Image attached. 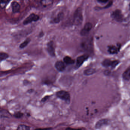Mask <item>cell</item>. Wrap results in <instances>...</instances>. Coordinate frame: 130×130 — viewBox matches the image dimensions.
Here are the masks:
<instances>
[{
    "mask_svg": "<svg viewBox=\"0 0 130 130\" xmlns=\"http://www.w3.org/2000/svg\"><path fill=\"white\" fill-rule=\"evenodd\" d=\"M73 22L76 25H80L82 24L83 22V16L82 10L80 8L77 9L74 12Z\"/></svg>",
    "mask_w": 130,
    "mask_h": 130,
    "instance_id": "cell-1",
    "label": "cell"
},
{
    "mask_svg": "<svg viewBox=\"0 0 130 130\" xmlns=\"http://www.w3.org/2000/svg\"><path fill=\"white\" fill-rule=\"evenodd\" d=\"M56 95L58 98L64 100L67 104H69L70 102V93L67 91L64 90H60L56 92Z\"/></svg>",
    "mask_w": 130,
    "mask_h": 130,
    "instance_id": "cell-2",
    "label": "cell"
},
{
    "mask_svg": "<svg viewBox=\"0 0 130 130\" xmlns=\"http://www.w3.org/2000/svg\"><path fill=\"white\" fill-rule=\"evenodd\" d=\"M120 61L118 60H111L110 59H105L103 61L102 64L106 68H111V69L115 68L117 65L120 63Z\"/></svg>",
    "mask_w": 130,
    "mask_h": 130,
    "instance_id": "cell-3",
    "label": "cell"
},
{
    "mask_svg": "<svg viewBox=\"0 0 130 130\" xmlns=\"http://www.w3.org/2000/svg\"><path fill=\"white\" fill-rule=\"evenodd\" d=\"M81 47L84 50L86 51H92L93 49L92 40L90 39L85 40L81 44Z\"/></svg>",
    "mask_w": 130,
    "mask_h": 130,
    "instance_id": "cell-4",
    "label": "cell"
},
{
    "mask_svg": "<svg viewBox=\"0 0 130 130\" xmlns=\"http://www.w3.org/2000/svg\"><path fill=\"white\" fill-rule=\"evenodd\" d=\"M39 16L35 13L30 14L28 17L26 18L23 22V24L25 25H29L33 22H36L39 20Z\"/></svg>",
    "mask_w": 130,
    "mask_h": 130,
    "instance_id": "cell-5",
    "label": "cell"
},
{
    "mask_svg": "<svg viewBox=\"0 0 130 130\" xmlns=\"http://www.w3.org/2000/svg\"><path fill=\"white\" fill-rule=\"evenodd\" d=\"M89 58V55L88 54L83 55L78 57L76 59L75 69H77L79 68Z\"/></svg>",
    "mask_w": 130,
    "mask_h": 130,
    "instance_id": "cell-6",
    "label": "cell"
},
{
    "mask_svg": "<svg viewBox=\"0 0 130 130\" xmlns=\"http://www.w3.org/2000/svg\"><path fill=\"white\" fill-rule=\"evenodd\" d=\"M64 14L63 12H59L53 16L51 20V23L53 24L59 23L63 19Z\"/></svg>",
    "mask_w": 130,
    "mask_h": 130,
    "instance_id": "cell-7",
    "label": "cell"
},
{
    "mask_svg": "<svg viewBox=\"0 0 130 130\" xmlns=\"http://www.w3.org/2000/svg\"><path fill=\"white\" fill-rule=\"evenodd\" d=\"M47 50L48 54L51 57L55 56V44L53 41H51L47 44Z\"/></svg>",
    "mask_w": 130,
    "mask_h": 130,
    "instance_id": "cell-8",
    "label": "cell"
},
{
    "mask_svg": "<svg viewBox=\"0 0 130 130\" xmlns=\"http://www.w3.org/2000/svg\"><path fill=\"white\" fill-rule=\"evenodd\" d=\"M113 19L117 22H122L124 19L123 15L119 10H116L113 12L112 14Z\"/></svg>",
    "mask_w": 130,
    "mask_h": 130,
    "instance_id": "cell-9",
    "label": "cell"
},
{
    "mask_svg": "<svg viewBox=\"0 0 130 130\" xmlns=\"http://www.w3.org/2000/svg\"><path fill=\"white\" fill-rule=\"evenodd\" d=\"M92 28V25L90 23H87L85 24L83 28L81 30L80 35L82 36H86Z\"/></svg>",
    "mask_w": 130,
    "mask_h": 130,
    "instance_id": "cell-10",
    "label": "cell"
},
{
    "mask_svg": "<svg viewBox=\"0 0 130 130\" xmlns=\"http://www.w3.org/2000/svg\"><path fill=\"white\" fill-rule=\"evenodd\" d=\"M66 64L61 60L57 61L55 64V67L59 72H63L66 69Z\"/></svg>",
    "mask_w": 130,
    "mask_h": 130,
    "instance_id": "cell-11",
    "label": "cell"
},
{
    "mask_svg": "<svg viewBox=\"0 0 130 130\" xmlns=\"http://www.w3.org/2000/svg\"><path fill=\"white\" fill-rule=\"evenodd\" d=\"M109 121L107 119H102L99 120L95 124V127L96 129H99L103 126L107 125L109 123Z\"/></svg>",
    "mask_w": 130,
    "mask_h": 130,
    "instance_id": "cell-12",
    "label": "cell"
},
{
    "mask_svg": "<svg viewBox=\"0 0 130 130\" xmlns=\"http://www.w3.org/2000/svg\"><path fill=\"white\" fill-rule=\"evenodd\" d=\"M120 48H121V45L120 44H117L116 46L111 45V46H109L108 52L109 54H116L119 51Z\"/></svg>",
    "mask_w": 130,
    "mask_h": 130,
    "instance_id": "cell-13",
    "label": "cell"
},
{
    "mask_svg": "<svg viewBox=\"0 0 130 130\" xmlns=\"http://www.w3.org/2000/svg\"><path fill=\"white\" fill-rule=\"evenodd\" d=\"M11 7H12V11L13 13H16L19 12L21 6L18 2L15 1L12 2L11 4Z\"/></svg>",
    "mask_w": 130,
    "mask_h": 130,
    "instance_id": "cell-14",
    "label": "cell"
},
{
    "mask_svg": "<svg viewBox=\"0 0 130 130\" xmlns=\"http://www.w3.org/2000/svg\"><path fill=\"white\" fill-rule=\"evenodd\" d=\"M54 3V0H41L40 3L44 7H49L52 6Z\"/></svg>",
    "mask_w": 130,
    "mask_h": 130,
    "instance_id": "cell-15",
    "label": "cell"
},
{
    "mask_svg": "<svg viewBox=\"0 0 130 130\" xmlns=\"http://www.w3.org/2000/svg\"><path fill=\"white\" fill-rule=\"evenodd\" d=\"M122 77L124 80H130V66L124 71L122 74Z\"/></svg>",
    "mask_w": 130,
    "mask_h": 130,
    "instance_id": "cell-16",
    "label": "cell"
},
{
    "mask_svg": "<svg viewBox=\"0 0 130 130\" xmlns=\"http://www.w3.org/2000/svg\"><path fill=\"white\" fill-rule=\"evenodd\" d=\"M63 61L67 65L73 64L75 63V60L69 56H65L63 58Z\"/></svg>",
    "mask_w": 130,
    "mask_h": 130,
    "instance_id": "cell-17",
    "label": "cell"
},
{
    "mask_svg": "<svg viewBox=\"0 0 130 130\" xmlns=\"http://www.w3.org/2000/svg\"><path fill=\"white\" fill-rule=\"evenodd\" d=\"M96 72V70L93 68H89L84 70V74L85 76H90L92 75Z\"/></svg>",
    "mask_w": 130,
    "mask_h": 130,
    "instance_id": "cell-18",
    "label": "cell"
},
{
    "mask_svg": "<svg viewBox=\"0 0 130 130\" xmlns=\"http://www.w3.org/2000/svg\"><path fill=\"white\" fill-rule=\"evenodd\" d=\"M31 40L29 38H28L25 39V41L22 42L19 46V48L20 49H23V48H25L26 47H27V45L29 44L30 42H31Z\"/></svg>",
    "mask_w": 130,
    "mask_h": 130,
    "instance_id": "cell-19",
    "label": "cell"
},
{
    "mask_svg": "<svg viewBox=\"0 0 130 130\" xmlns=\"http://www.w3.org/2000/svg\"><path fill=\"white\" fill-rule=\"evenodd\" d=\"M9 57V55L5 52H1L0 53V60L1 61L5 60Z\"/></svg>",
    "mask_w": 130,
    "mask_h": 130,
    "instance_id": "cell-20",
    "label": "cell"
},
{
    "mask_svg": "<svg viewBox=\"0 0 130 130\" xmlns=\"http://www.w3.org/2000/svg\"><path fill=\"white\" fill-rule=\"evenodd\" d=\"M9 1L10 0H1V3H0L1 8L2 9L5 8Z\"/></svg>",
    "mask_w": 130,
    "mask_h": 130,
    "instance_id": "cell-21",
    "label": "cell"
},
{
    "mask_svg": "<svg viewBox=\"0 0 130 130\" xmlns=\"http://www.w3.org/2000/svg\"><path fill=\"white\" fill-rule=\"evenodd\" d=\"M17 129L19 130H28L30 129V127L25 125H20L18 126Z\"/></svg>",
    "mask_w": 130,
    "mask_h": 130,
    "instance_id": "cell-22",
    "label": "cell"
},
{
    "mask_svg": "<svg viewBox=\"0 0 130 130\" xmlns=\"http://www.w3.org/2000/svg\"><path fill=\"white\" fill-rule=\"evenodd\" d=\"M14 117L17 118H20L23 116V114L20 112H15L13 115Z\"/></svg>",
    "mask_w": 130,
    "mask_h": 130,
    "instance_id": "cell-23",
    "label": "cell"
},
{
    "mask_svg": "<svg viewBox=\"0 0 130 130\" xmlns=\"http://www.w3.org/2000/svg\"><path fill=\"white\" fill-rule=\"evenodd\" d=\"M50 96H45L44 97H43L41 99V102H46V101L48 100L49 99Z\"/></svg>",
    "mask_w": 130,
    "mask_h": 130,
    "instance_id": "cell-24",
    "label": "cell"
},
{
    "mask_svg": "<svg viewBox=\"0 0 130 130\" xmlns=\"http://www.w3.org/2000/svg\"><path fill=\"white\" fill-rule=\"evenodd\" d=\"M97 1L99 3H105L108 1V0H97Z\"/></svg>",
    "mask_w": 130,
    "mask_h": 130,
    "instance_id": "cell-25",
    "label": "cell"
},
{
    "mask_svg": "<svg viewBox=\"0 0 130 130\" xmlns=\"http://www.w3.org/2000/svg\"><path fill=\"white\" fill-rule=\"evenodd\" d=\"M129 7H130V5H129Z\"/></svg>",
    "mask_w": 130,
    "mask_h": 130,
    "instance_id": "cell-26",
    "label": "cell"
}]
</instances>
